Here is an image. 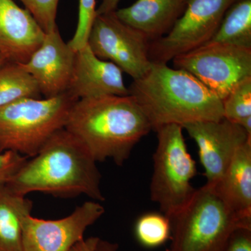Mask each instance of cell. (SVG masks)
<instances>
[{"instance_id": "6da1fadb", "label": "cell", "mask_w": 251, "mask_h": 251, "mask_svg": "<svg viewBox=\"0 0 251 251\" xmlns=\"http://www.w3.org/2000/svg\"><path fill=\"white\" fill-rule=\"evenodd\" d=\"M97 162L87 149L65 128L54 133L35 156L6 183L15 193L25 196L40 192L54 197L85 195L92 201H105Z\"/></svg>"}, {"instance_id": "7a4b0ae2", "label": "cell", "mask_w": 251, "mask_h": 251, "mask_svg": "<svg viewBox=\"0 0 251 251\" xmlns=\"http://www.w3.org/2000/svg\"><path fill=\"white\" fill-rule=\"evenodd\" d=\"M64 128L83 145L96 161L111 159L117 166L129 158L137 143L152 130L130 95L77 100Z\"/></svg>"}, {"instance_id": "3957f363", "label": "cell", "mask_w": 251, "mask_h": 251, "mask_svg": "<svg viewBox=\"0 0 251 251\" xmlns=\"http://www.w3.org/2000/svg\"><path fill=\"white\" fill-rule=\"evenodd\" d=\"M128 88L155 131L166 125L224 118L222 100L215 94L189 73L166 63H151Z\"/></svg>"}, {"instance_id": "277c9868", "label": "cell", "mask_w": 251, "mask_h": 251, "mask_svg": "<svg viewBox=\"0 0 251 251\" xmlns=\"http://www.w3.org/2000/svg\"><path fill=\"white\" fill-rule=\"evenodd\" d=\"M171 244L168 251H221L241 227H251L229 207L215 187L205 184L178 212L169 217Z\"/></svg>"}, {"instance_id": "5b68a950", "label": "cell", "mask_w": 251, "mask_h": 251, "mask_svg": "<svg viewBox=\"0 0 251 251\" xmlns=\"http://www.w3.org/2000/svg\"><path fill=\"white\" fill-rule=\"evenodd\" d=\"M67 92L52 98L20 99L0 107V153L31 158L65 127L77 101Z\"/></svg>"}, {"instance_id": "8992f818", "label": "cell", "mask_w": 251, "mask_h": 251, "mask_svg": "<svg viewBox=\"0 0 251 251\" xmlns=\"http://www.w3.org/2000/svg\"><path fill=\"white\" fill-rule=\"evenodd\" d=\"M158 143L153 155L150 197L168 218L178 212L192 198L196 188L191 180L197 175L196 161L188 152L183 127L162 126L156 130Z\"/></svg>"}, {"instance_id": "52a82bcc", "label": "cell", "mask_w": 251, "mask_h": 251, "mask_svg": "<svg viewBox=\"0 0 251 251\" xmlns=\"http://www.w3.org/2000/svg\"><path fill=\"white\" fill-rule=\"evenodd\" d=\"M176 69L196 77L221 100L251 77V49L208 42L173 59Z\"/></svg>"}, {"instance_id": "ba28073f", "label": "cell", "mask_w": 251, "mask_h": 251, "mask_svg": "<svg viewBox=\"0 0 251 251\" xmlns=\"http://www.w3.org/2000/svg\"><path fill=\"white\" fill-rule=\"evenodd\" d=\"M236 0H188L186 9L171 30L150 41L151 62L168 63L212 39L227 9Z\"/></svg>"}, {"instance_id": "9c48e42d", "label": "cell", "mask_w": 251, "mask_h": 251, "mask_svg": "<svg viewBox=\"0 0 251 251\" xmlns=\"http://www.w3.org/2000/svg\"><path fill=\"white\" fill-rule=\"evenodd\" d=\"M115 11L96 16L87 44L99 58L113 63L137 80L151 67L150 41L143 32L122 22Z\"/></svg>"}, {"instance_id": "30bf717a", "label": "cell", "mask_w": 251, "mask_h": 251, "mask_svg": "<svg viewBox=\"0 0 251 251\" xmlns=\"http://www.w3.org/2000/svg\"><path fill=\"white\" fill-rule=\"evenodd\" d=\"M104 212L103 206L92 201L61 219H40L29 214L23 223V251H69Z\"/></svg>"}, {"instance_id": "8fae6325", "label": "cell", "mask_w": 251, "mask_h": 251, "mask_svg": "<svg viewBox=\"0 0 251 251\" xmlns=\"http://www.w3.org/2000/svg\"><path fill=\"white\" fill-rule=\"evenodd\" d=\"M183 129L197 145L206 184L211 186L219 182L238 150L251 140L244 128L225 118L191 122L183 126Z\"/></svg>"}, {"instance_id": "7c38bea8", "label": "cell", "mask_w": 251, "mask_h": 251, "mask_svg": "<svg viewBox=\"0 0 251 251\" xmlns=\"http://www.w3.org/2000/svg\"><path fill=\"white\" fill-rule=\"evenodd\" d=\"M75 52L63 40L58 27L44 41L23 69L35 80L41 96L52 98L66 93L72 78Z\"/></svg>"}, {"instance_id": "4fadbf2b", "label": "cell", "mask_w": 251, "mask_h": 251, "mask_svg": "<svg viewBox=\"0 0 251 251\" xmlns=\"http://www.w3.org/2000/svg\"><path fill=\"white\" fill-rule=\"evenodd\" d=\"M122 73L113 63L99 58L87 44L75 52L74 70L67 92L76 100L129 95Z\"/></svg>"}, {"instance_id": "5bb4252c", "label": "cell", "mask_w": 251, "mask_h": 251, "mask_svg": "<svg viewBox=\"0 0 251 251\" xmlns=\"http://www.w3.org/2000/svg\"><path fill=\"white\" fill-rule=\"evenodd\" d=\"M46 33L27 9L14 0H0V54L23 64L40 47Z\"/></svg>"}, {"instance_id": "9a60e30c", "label": "cell", "mask_w": 251, "mask_h": 251, "mask_svg": "<svg viewBox=\"0 0 251 251\" xmlns=\"http://www.w3.org/2000/svg\"><path fill=\"white\" fill-rule=\"evenodd\" d=\"M188 0H137L128 7L117 9L122 22L143 32L150 41L171 30L184 13Z\"/></svg>"}, {"instance_id": "2e32d148", "label": "cell", "mask_w": 251, "mask_h": 251, "mask_svg": "<svg viewBox=\"0 0 251 251\" xmlns=\"http://www.w3.org/2000/svg\"><path fill=\"white\" fill-rule=\"evenodd\" d=\"M213 186L236 214L251 221V140L238 150L227 171Z\"/></svg>"}, {"instance_id": "e0dca14e", "label": "cell", "mask_w": 251, "mask_h": 251, "mask_svg": "<svg viewBox=\"0 0 251 251\" xmlns=\"http://www.w3.org/2000/svg\"><path fill=\"white\" fill-rule=\"evenodd\" d=\"M32 209V202L0 184V251H23L24 220Z\"/></svg>"}, {"instance_id": "ac0fdd59", "label": "cell", "mask_w": 251, "mask_h": 251, "mask_svg": "<svg viewBox=\"0 0 251 251\" xmlns=\"http://www.w3.org/2000/svg\"><path fill=\"white\" fill-rule=\"evenodd\" d=\"M209 42L251 49V0H236Z\"/></svg>"}, {"instance_id": "d6986e66", "label": "cell", "mask_w": 251, "mask_h": 251, "mask_svg": "<svg viewBox=\"0 0 251 251\" xmlns=\"http://www.w3.org/2000/svg\"><path fill=\"white\" fill-rule=\"evenodd\" d=\"M25 98L41 99L35 80L21 64L0 66V107Z\"/></svg>"}, {"instance_id": "ffe728a7", "label": "cell", "mask_w": 251, "mask_h": 251, "mask_svg": "<svg viewBox=\"0 0 251 251\" xmlns=\"http://www.w3.org/2000/svg\"><path fill=\"white\" fill-rule=\"evenodd\" d=\"M222 103L224 118L251 135V77L235 86Z\"/></svg>"}, {"instance_id": "44dd1931", "label": "cell", "mask_w": 251, "mask_h": 251, "mask_svg": "<svg viewBox=\"0 0 251 251\" xmlns=\"http://www.w3.org/2000/svg\"><path fill=\"white\" fill-rule=\"evenodd\" d=\"M135 234L143 247H161L171 239V221L162 213H147L137 220Z\"/></svg>"}, {"instance_id": "7402d4cb", "label": "cell", "mask_w": 251, "mask_h": 251, "mask_svg": "<svg viewBox=\"0 0 251 251\" xmlns=\"http://www.w3.org/2000/svg\"><path fill=\"white\" fill-rule=\"evenodd\" d=\"M96 16V0H79L78 21L76 30L72 40L68 43L75 52L87 45L91 28Z\"/></svg>"}, {"instance_id": "603a6c76", "label": "cell", "mask_w": 251, "mask_h": 251, "mask_svg": "<svg viewBox=\"0 0 251 251\" xmlns=\"http://www.w3.org/2000/svg\"><path fill=\"white\" fill-rule=\"evenodd\" d=\"M46 34L57 29L59 0H20Z\"/></svg>"}, {"instance_id": "cb8c5ba5", "label": "cell", "mask_w": 251, "mask_h": 251, "mask_svg": "<svg viewBox=\"0 0 251 251\" xmlns=\"http://www.w3.org/2000/svg\"><path fill=\"white\" fill-rule=\"evenodd\" d=\"M27 158L14 151L0 153V184L7 183Z\"/></svg>"}, {"instance_id": "d4e9b609", "label": "cell", "mask_w": 251, "mask_h": 251, "mask_svg": "<svg viewBox=\"0 0 251 251\" xmlns=\"http://www.w3.org/2000/svg\"><path fill=\"white\" fill-rule=\"evenodd\" d=\"M221 251H251V227L236 229Z\"/></svg>"}, {"instance_id": "484cf974", "label": "cell", "mask_w": 251, "mask_h": 251, "mask_svg": "<svg viewBox=\"0 0 251 251\" xmlns=\"http://www.w3.org/2000/svg\"><path fill=\"white\" fill-rule=\"evenodd\" d=\"M99 238L90 237L83 239L74 246L69 251H97Z\"/></svg>"}, {"instance_id": "4316f807", "label": "cell", "mask_w": 251, "mask_h": 251, "mask_svg": "<svg viewBox=\"0 0 251 251\" xmlns=\"http://www.w3.org/2000/svg\"><path fill=\"white\" fill-rule=\"evenodd\" d=\"M121 0H102L97 9V15L108 14L116 11L117 6Z\"/></svg>"}, {"instance_id": "83f0119b", "label": "cell", "mask_w": 251, "mask_h": 251, "mask_svg": "<svg viewBox=\"0 0 251 251\" xmlns=\"http://www.w3.org/2000/svg\"><path fill=\"white\" fill-rule=\"evenodd\" d=\"M97 251H118L117 244L99 239L97 246Z\"/></svg>"}, {"instance_id": "f1b7e54d", "label": "cell", "mask_w": 251, "mask_h": 251, "mask_svg": "<svg viewBox=\"0 0 251 251\" xmlns=\"http://www.w3.org/2000/svg\"><path fill=\"white\" fill-rule=\"evenodd\" d=\"M7 62H6V59H5L4 57H3L2 55H1L0 54V66L2 65V64H4V63Z\"/></svg>"}]
</instances>
